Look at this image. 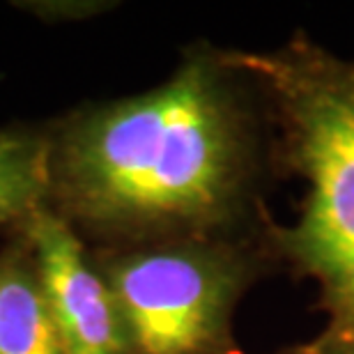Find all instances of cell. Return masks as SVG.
I'll return each mask as SVG.
<instances>
[{
    "mask_svg": "<svg viewBox=\"0 0 354 354\" xmlns=\"http://www.w3.org/2000/svg\"><path fill=\"white\" fill-rule=\"evenodd\" d=\"M272 177L265 92L209 44L161 86L76 115L51 147L60 214L113 251L263 237Z\"/></svg>",
    "mask_w": 354,
    "mask_h": 354,
    "instance_id": "cell-1",
    "label": "cell"
},
{
    "mask_svg": "<svg viewBox=\"0 0 354 354\" xmlns=\"http://www.w3.org/2000/svg\"><path fill=\"white\" fill-rule=\"evenodd\" d=\"M230 55L267 97L276 177L306 184L297 221L272 218L265 230L276 267L317 288L324 324L297 354H354V60L304 30L269 51Z\"/></svg>",
    "mask_w": 354,
    "mask_h": 354,
    "instance_id": "cell-2",
    "label": "cell"
},
{
    "mask_svg": "<svg viewBox=\"0 0 354 354\" xmlns=\"http://www.w3.org/2000/svg\"><path fill=\"white\" fill-rule=\"evenodd\" d=\"M97 267L115 308L120 354H239L237 304L276 260L263 235L109 251Z\"/></svg>",
    "mask_w": 354,
    "mask_h": 354,
    "instance_id": "cell-3",
    "label": "cell"
},
{
    "mask_svg": "<svg viewBox=\"0 0 354 354\" xmlns=\"http://www.w3.org/2000/svg\"><path fill=\"white\" fill-rule=\"evenodd\" d=\"M35 272L65 354H120L113 299L74 225L46 207L28 218Z\"/></svg>",
    "mask_w": 354,
    "mask_h": 354,
    "instance_id": "cell-4",
    "label": "cell"
},
{
    "mask_svg": "<svg viewBox=\"0 0 354 354\" xmlns=\"http://www.w3.org/2000/svg\"><path fill=\"white\" fill-rule=\"evenodd\" d=\"M0 354H65L35 267L0 263Z\"/></svg>",
    "mask_w": 354,
    "mask_h": 354,
    "instance_id": "cell-5",
    "label": "cell"
},
{
    "mask_svg": "<svg viewBox=\"0 0 354 354\" xmlns=\"http://www.w3.org/2000/svg\"><path fill=\"white\" fill-rule=\"evenodd\" d=\"M51 194V145L21 133H0V223L30 218Z\"/></svg>",
    "mask_w": 354,
    "mask_h": 354,
    "instance_id": "cell-6",
    "label": "cell"
},
{
    "mask_svg": "<svg viewBox=\"0 0 354 354\" xmlns=\"http://www.w3.org/2000/svg\"><path fill=\"white\" fill-rule=\"evenodd\" d=\"M276 354H297V345H290V348L281 350V352H276Z\"/></svg>",
    "mask_w": 354,
    "mask_h": 354,
    "instance_id": "cell-7",
    "label": "cell"
}]
</instances>
